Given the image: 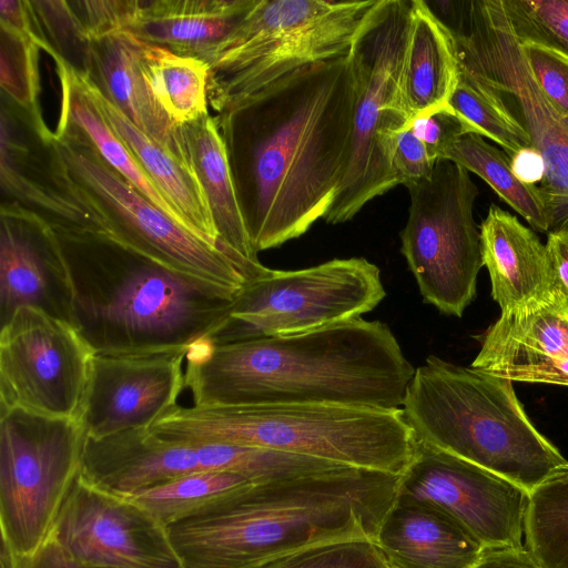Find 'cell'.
Here are the masks:
<instances>
[{"mask_svg":"<svg viewBox=\"0 0 568 568\" xmlns=\"http://www.w3.org/2000/svg\"><path fill=\"white\" fill-rule=\"evenodd\" d=\"M357 85L348 55L301 67L216 119L257 254L331 209L351 155Z\"/></svg>","mask_w":568,"mask_h":568,"instance_id":"cell-1","label":"cell"},{"mask_svg":"<svg viewBox=\"0 0 568 568\" xmlns=\"http://www.w3.org/2000/svg\"><path fill=\"white\" fill-rule=\"evenodd\" d=\"M415 368L387 324L362 317L320 331L214 344L186 354L193 406L266 404L402 408Z\"/></svg>","mask_w":568,"mask_h":568,"instance_id":"cell-2","label":"cell"},{"mask_svg":"<svg viewBox=\"0 0 568 568\" xmlns=\"http://www.w3.org/2000/svg\"><path fill=\"white\" fill-rule=\"evenodd\" d=\"M399 479L343 466L253 483L166 529L184 568H260L321 542L375 539Z\"/></svg>","mask_w":568,"mask_h":568,"instance_id":"cell-3","label":"cell"},{"mask_svg":"<svg viewBox=\"0 0 568 568\" xmlns=\"http://www.w3.org/2000/svg\"><path fill=\"white\" fill-rule=\"evenodd\" d=\"M53 230L72 286L71 325L94 354L189 349L226 322L243 290L176 272L106 233Z\"/></svg>","mask_w":568,"mask_h":568,"instance_id":"cell-4","label":"cell"},{"mask_svg":"<svg viewBox=\"0 0 568 568\" xmlns=\"http://www.w3.org/2000/svg\"><path fill=\"white\" fill-rule=\"evenodd\" d=\"M149 430L166 440L260 447L395 475L416 443L402 408L339 405H176Z\"/></svg>","mask_w":568,"mask_h":568,"instance_id":"cell-5","label":"cell"},{"mask_svg":"<svg viewBox=\"0 0 568 568\" xmlns=\"http://www.w3.org/2000/svg\"><path fill=\"white\" fill-rule=\"evenodd\" d=\"M415 438L529 491L568 460L531 423L513 382L430 355L402 406Z\"/></svg>","mask_w":568,"mask_h":568,"instance_id":"cell-6","label":"cell"},{"mask_svg":"<svg viewBox=\"0 0 568 568\" xmlns=\"http://www.w3.org/2000/svg\"><path fill=\"white\" fill-rule=\"evenodd\" d=\"M376 0H257L202 60L209 99L222 113L278 78L307 64L348 55Z\"/></svg>","mask_w":568,"mask_h":568,"instance_id":"cell-7","label":"cell"},{"mask_svg":"<svg viewBox=\"0 0 568 568\" xmlns=\"http://www.w3.org/2000/svg\"><path fill=\"white\" fill-rule=\"evenodd\" d=\"M412 0H376L361 23L348 57L357 85L352 155L329 224L352 220L372 199L399 184L390 161L395 132L409 123L400 104V73Z\"/></svg>","mask_w":568,"mask_h":568,"instance_id":"cell-8","label":"cell"},{"mask_svg":"<svg viewBox=\"0 0 568 568\" xmlns=\"http://www.w3.org/2000/svg\"><path fill=\"white\" fill-rule=\"evenodd\" d=\"M54 170L68 191L99 209L106 233L123 245L176 272L243 288L250 281L226 253L176 223L100 156L75 129L53 140Z\"/></svg>","mask_w":568,"mask_h":568,"instance_id":"cell-9","label":"cell"},{"mask_svg":"<svg viewBox=\"0 0 568 568\" xmlns=\"http://www.w3.org/2000/svg\"><path fill=\"white\" fill-rule=\"evenodd\" d=\"M386 296L377 265L364 257L334 258L294 271L267 268L247 282L214 344L286 337L362 317Z\"/></svg>","mask_w":568,"mask_h":568,"instance_id":"cell-10","label":"cell"},{"mask_svg":"<svg viewBox=\"0 0 568 568\" xmlns=\"http://www.w3.org/2000/svg\"><path fill=\"white\" fill-rule=\"evenodd\" d=\"M452 36L459 68L499 95L541 154L546 172L538 187L551 214L550 232L568 230V119L537 85L501 0L467 1Z\"/></svg>","mask_w":568,"mask_h":568,"instance_id":"cell-11","label":"cell"},{"mask_svg":"<svg viewBox=\"0 0 568 568\" xmlns=\"http://www.w3.org/2000/svg\"><path fill=\"white\" fill-rule=\"evenodd\" d=\"M85 435L75 418L0 413L1 540L18 557L50 536L80 475Z\"/></svg>","mask_w":568,"mask_h":568,"instance_id":"cell-12","label":"cell"},{"mask_svg":"<svg viewBox=\"0 0 568 568\" xmlns=\"http://www.w3.org/2000/svg\"><path fill=\"white\" fill-rule=\"evenodd\" d=\"M406 187L410 205L400 252L423 301L462 317L484 266L474 219L478 187L466 169L446 159L435 162L428 179Z\"/></svg>","mask_w":568,"mask_h":568,"instance_id":"cell-13","label":"cell"},{"mask_svg":"<svg viewBox=\"0 0 568 568\" xmlns=\"http://www.w3.org/2000/svg\"><path fill=\"white\" fill-rule=\"evenodd\" d=\"M326 460L260 447L182 443L160 438L149 428L102 438L85 437L80 477L89 485L129 498L140 491L207 470L243 474L267 481L327 470Z\"/></svg>","mask_w":568,"mask_h":568,"instance_id":"cell-14","label":"cell"},{"mask_svg":"<svg viewBox=\"0 0 568 568\" xmlns=\"http://www.w3.org/2000/svg\"><path fill=\"white\" fill-rule=\"evenodd\" d=\"M93 355L70 323L18 308L0 332V413L78 419Z\"/></svg>","mask_w":568,"mask_h":568,"instance_id":"cell-15","label":"cell"},{"mask_svg":"<svg viewBox=\"0 0 568 568\" xmlns=\"http://www.w3.org/2000/svg\"><path fill=\"white\" fill-rule=\"evenodd\" d=\"M529 494L480 466L416 439L396 501L438 509L484 548H520Z\"/></svg>","mask_w":568,"mask_h":568,"instance_id":"cell-16","label":"cell"},{"mask_svg":"<svg viewBox=\"0 0 568 568\" xmlns=\"http://www.w3.org/2000/svg\"><path fill=\"white\" fill-rule=\"evenodd\" d=\"M70 557L105 568H184L168 529L130 498L79 475L50 536Z\"/></svg>","mask_w":568,"mask_h":568,"instance_id":"cell-17","label":"cell"},{"mask_svg":"<svg viewBox=\"0 0 568 568\" xmlns=\"http://www.w3.org/2000/svg\"><path fill=\"white\" fill-rule=\"evenodd\" d=\"M187 351L94 354L78 417L85 437L150 428L175 407L184 388Z\"/></svg>","mask_w":568,"mask_h":568,"instance_id":"cell-18","label":"cell"},{"mask_svg":"<svg viewBox=\"0 0 568 568\" xmlns=\"http://www.w3.org/2000/svg\"><path fill=\"white\" fill-rule=\"evenodd\" d=\"M470 366L511 382L568 386V302L549 292L501 313Z\"/></svg>","mask_w":568,"mask_h":568,"instance_id":"cell-19","label":"cell"},{"mask_svg":"<svg viewBox=\"0 0 568 568\" xmlns=\"http://www.w3.org/2000/svg\"><path fill=\"white\" fill-rule=\"evenodd\" d=\"M72 286L52 226L2 211L0 232V322L20 307H34L71 324Z\"/></svg>","mask_w":568,"mask_h":568,"instance_id":"cell-20","label":"cell"},{"mask_svg":"<svg viewBox=\"0 0 568 568\" xmlns=\"http://www.w3.org/2000/svg\"><path fill=\"white\" fill-rule=\"evenodd\" d=\"M257 0H124L121 31L176 54L203 59Z\"/></svg>","mask_w":568,"mask_h":568,"instance_id":"cell-21","label":"cell"},{"mask_svg":"<svg viewBox=\"0 0 568 568\" xmlns=\"http://www.w3.org/2000/svg\"><path fill=\"white\" fill-rule=\"evenodd\" d=\"M82 71L135 126L195 175L181 128L161 109L141 73L136 38L118 32L90 41Z\"/></svg>","mask_w":568,"mask_h":568,"instance_id":"cell-22","label":"cell"},{"mask_svg":"<svg viewBox=\"0 0 568 568\" xmlns=\"http://www.w3.org/2000/svg\"><path fill=\"white\" fill-rule=\"evenodd\" d=\"M375 542L389 568H473L486 550L445 513L396 500Z\"/></svg>","mask_w":568,"mask_h":568,"instance_id":"cell-23","label":"cell"},{"mask_svg":"<svg viewBox=\"0 0 568 568\" xmlns=\"http://www.w3.org/2000/svg\"><path fill=\"white\" fill-rule=\"evenodd\" d=\"M77 82L113 132L129 148L143 171L201 240L222 250L212 213L196 176L135 126L93 82L74 68ZM227 254V253H226Z\"/></svg>","mask_w":568,"mask_h":568,"instance_id":"cell-24","label":"cell"},{"mask_svg":"<svg viewBox=\"0 0 568 568\" xmlns=\"http://www.w3.org/2000/svg\"><path fill=\"white\" fill-rule=\"evenodd\" d=\"M479 232L483 264L501 313L549 293L546 245L531 229L491 204Z\"/></svg>","mask_w":568,"mask_h":568,"instance_id":"cell-25","label":"cell"},{"mask_svg":"<svg viewBox=\"0 0 568 568\" xmlns=\"http://www.w3.org/2000/svg\"><path fill=\"white\" fill-rule=\"evenodd\" d=\"M180 128L222 247L250 281L258 277L266 267L260 263L251 244L217 121L207 114Z\"/></svg>","mask_w":568,"mask_h":568,"instance_id":"cell-26","label":"cell"},{"mask_svg":"<svg viewBox=\"0 0 568 568\" xmlns=\"http://www.w3.org/2000/svg\"><path fill=\"white\" fill-rule=\"evenodd\" d=\"M459 79L456 44L424 0H412L400 73V104L408 121L449 105Z\"/></svg>","mask_w":568,"mask_h":568,"instance_id":"cell-27","label":"cell"},{"mask_svg":"<svg viewBox=\"0 0 568 568\" xmlns=\"http://www.w3.org/2000/svg\"><path fill=\"white\" fill-rule=\"evenodd\" d=\"M139 64L154 99L176 125L209 114L210 69L205 61L139 40Z\"/></svg>","mask_w":568,"mask_h":568,"instance_id":"cell-28","label":"cell"},{"mask_svg":"<svg viewBox=\"0 0 568 568\" xmlns=\"http://www.w3.org/2000/svg\"><path fill=\"white\" fill-rule=\"evenodd\" d=\"M442 159L453 161L478 175L532 229L550 232L551 214L541 190L516 178L510 159L503 150L489 144L478 134L467 133L455 141Z\"/></svg>","mask_w":568,"mask_h":568,"instance_id":"cell-29","label":"cell"},{"mask_svg":"<svg viewBox=\"0 0 568 568\" xmlns=\"http://www.w3.org/2000/svg\"><path fill=\"white\" fill-rule=\"evenodd\" d=\"M524 536L542 568H568V463L529 491Z\"/></svg>","mask_w":568,"mask_h":568,"instance_id":"cell-30","label":"cell"},{"mask_svg":"<svg viewBox=\"0 0 568 568\" xmlns=\"http://www.w3.org/2000/svg\"><path fill=\"white\" fill-rule=\"evenodd\" d=\"M253 483L257 481L240 473L207 470L183 476L129 498L168 527L207 510Z\"/></svg>","mask_w":568,"mask_h":568,"instance_id":"cell-31","label":"cell"},{"mask_svg":"<svg viewBox=\"0 0 568 568\" xmlns=\"http://www.w3.org/2000/svg\"><path fill=\"white\" fill-rule=\"evenodd\" d=\"M448 104L466 123L469 133L496 142L509 158L532 146L528 132L499 95L460 68Z\"/></svg>","mask_w":568,"mask_h":568,"instance_id":"cell-32","label":"cell"},{"mask_svg":"<svg viewBox=\"0 0 568 568\" xmlns=\"http://www.w3.org/2000/svg\"><path fill=\"white\" fill-rule=\"evenodd\" d=\"M517 40L568 59V0H501Z\"/></svg>","mask_w":568,"mask_h":568,"instance_id":"cell-33","label":"cell"},{"mask_svg":"<svg viewBox=\"0 0 568 568\" xmlns=\"http://www.w3.org/2000/svg\"><path fill=\"white\" fill-rule=\"evenodd\" d=\"M260 568H389L375 539H337L313 545Z\"/></svg>","mask_w":568,"mask_h":568,"instance_id":"cell-34","label":"cell"},{"mask_svg":"<svg viewBox=\"0 0 568 568\" xmlns=\"http://www.w3.org/2000/svg\"><path fill=\"white\" fill-rule=\"evenodd\" d=\"M38 48L41 44L36 40L20 39L1 30V88L36 115L39 92Z\"/></svg>","mask_w":568,"mask_h":568,"instance_id":"cell-35","label":"cell"},{"mask_svg":"<svg viewBox=\"0 0 568 568\" xmlns=\"http://www.w3.org/2000/svg\"><path fill=\"white\" fill-rule=\"evenodd\" d=\"M519 43L537 85L555 110L568 119V59L541 45Z\"/></svg>","mask_w":568,"mask_h":568,"instance_id":"cell-36","label":"cell"},{"mask_svg":"<svg viewBox=\"0 0 568 568\" xmlns=\"http://www.w3.org/2000/svg\"><path fill=\"white\" fill-rule=\"evenodd\" d=\"M407 128L425 144L434 161L442 159L455 141L469 133L466 123L449 105L413 119Z\"/></svg>","mask_w":568,"mask_h":568,"instance_id":"cell-37","label":"cell"},{"mask_svg":"<svg viewBox=\"0 0 568 568\" xmlns=\"http://www.w3.org/2000/svg\"><path fill=\"white\" fill-rule=\"evenodd\" d=\"M390 160L399 184L405 186L428 179L436 162L407 126L393 134Z\"/></svg>","mask_w":568,"mask_h":568,"instance_id":"cell-38","label":"cell"},{"mask_svg":"<svg viewBox=\"0 0 568 568\" xmlns=\"http://www.w3.org/2000/svg\"><path fill=\"white\" fill-rule=\"evenodd\" d=\"M549 292L568 302V230L551 231L546 242Z\"/></svg>","mask_w":568,"mask_h":568,"instance_id":"cell-39","label":"cell"},{"mask_svg":"<svg viewBox=\"0 0 568 568\" xmlns=\"http://www.w3.org/2000/svg\"><path fill=\"white\" fill-rule=\"evenodd\" d=\"M17 568H105L87 565L70 557L51 538L48 539L32 554L18 557Z\"/></svg>","mask_w":568,"mask_h":568,"instance_id":"cell-40","label":"cell"},{"mask_svg":"<svg viewBox=\"0 0 568 568\" xmlns=\"http://www.w3.org/2000/svg\"><path fill=\"white\" fill-rule=\"evenodd\" d=\"M473 568H542L527 551L520 548L487 549Z\"/></svg>","mask_w":568,"mask_h":568,"instance_id":"cell-41","label":"cell"},{"mask_svg":"<svg viewBox=\"0 0 568 568\" xmlns=\"http://www.w3.org/2000/svg\"><path fill=\"white\" fill-rule=\"evenodd\" d=\"M509 159L511 170L519 181L537 186L542 182L546 166L541 154L536 148L521 149Z\"/></svg>","mask_w":568,"mask_h":568,"instance_id":"cell-42","label":"cell"}]
</instances>
